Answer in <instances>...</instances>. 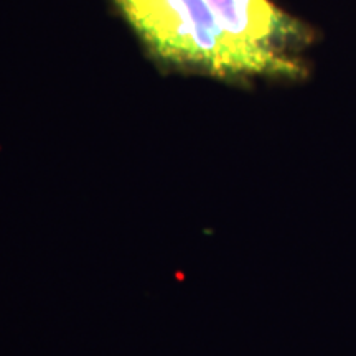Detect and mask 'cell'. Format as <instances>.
Instances as JSON below:
<instances>
[{"mask_svg": "<svg viewBox=\"0 0 356 356\" xmlns=\"http://www.w3.org/2000/svg\"><path fill=\"white\" fill-rule=\"evenodd\" d=\"M142 51L165 74L251 86L282 74L225 32L210 0H109Z\"/></svg>", "mask_w": 356, "mask_h": 356, "instance_id": "cell-1", "label": "cell"}]
</instances>
